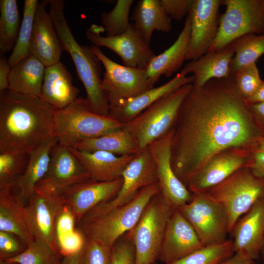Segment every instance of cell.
<instances>
[{"instance_id":"obj_9","label":"cell","mask_w":264,"mask_h":264,"mask_svg":"<svg viewBox=\"0 0 264 264\" xmlns=\"http://www.w3.org/2000/svg\"><path fill=\"white\" fill-rule=\"evenodd\" d=\"M222 4L225 11L209 51L220 50L246 35L264 33V0H223Z\"/></svg>"},{"instance_id":"obj_6","label":"cell","mask_w":264,"mask_h":264,"mask_svg":"<svg viewBox=\"0 0 264 264\" xmlns=\"http://www.w3.org/2000/svg\"><path fill=\"white\" fill-rule=\"evenodd\" d=\"M192 87V83L186 84L164 95L125 124L123 128L133 137L139 151L172 130Z\"/></svg>"},{"instance_id":"obj_33","label":"cell","mask_w":264,"mask_h":264,"mask_svg":"<svg viewBox=\"0 0 264 264\" xmlns=\"http://www.w3.org/2000/svg\"><path fill=\"white\" fill-rule=\"evenodd\" d=\"M0 53L12 51L21 27L20 13L16 0H0Z\"/></svg>"},{"instance_id":"obj_43","label":"cell","mask_w":264,"mask_h":264,"mask_svg":"<svg viewBox=\"0 0 264 264\" xmlns=\"http://www.w3.org/2000/svg\"><path fill=\"white\" fill-rule=\"evenodd\" d=\"M76 220L69 206L65 204L58 214L54 225L56 243L71 235L76 230Z\"/></svg>"},{"instance_id":"obj_50","label":"cell","mask_w":264,"mask_h":264,"mask_svg":"<svg viewBox=\"0 0 264 264\" xmlns=\"http://www.w3.org/2000/svg\"><path fill=\"white\" fill-rule=\"evenodd\" d=\"M245 102L248 104L264 102V81L255 93Z\"/></svg>"},{"instance_id":"obj_34","label":"cell","mask_w":264,"mask_h":264,"mask_svg":"<svg viewBox=\"0 0 264 264\" xmlns=\"http://www.w3.org/2000/svg\"><path fill=\"white\" fill-rule=\"evenodd\" d=\"M232 44L234 55L230 66L231 76L242 67L256 63L264 54V33L246 35Z\"/></svg>"},{"instance_id":"obj_36","label":"cell","mask_w":264,"mask_h":264,"mask_svg":"<svg viewBox=\"0 0 264 264\" xmlns=\"http://www.w3.org/2000/svg\"><path fill=\"white\" fill-rule=\"evenodd\" d=\"M234 254L233 241L203 246L169 264H220Z\"/></svg>"},{"instance_id":"obj_27","label":"cell","mask_w":264,"mask_h":264,"mask_svg":"<svg viewBox=\"0 0 264 264\" xmlns=\"http://www.w3.org/2000/svg\"><path fill=\"white\" fill-rule=\"evenodd\" d=\"M234 51L232 43L217 51H209L198 59L190 61L183 67L187 74L193 73V86L200 88L213 79L231 76L230 66Z\"/></svg>"},{"instance_id":"obj_49","label":"cell","mask_w":264,"mask_h":264,"mask_svg":"<svg viewBox=\"0 0 264 264\" xmlns=\"http://www.w3.org/2000/svg\"><path fill=\"white\" fill-rule=\"evenodd\" d=\"M220 264H256L255 260L240 253H235Z\"/></svg>"},{"instance_id":"obj_16","label":"cell","mask_w":264,"mask_h":264,"mask_svg":"<svg viewBox=\"0 0 264 264\" xmlns=\"http://www.w3.org/2000/svg\"><path fill=\"white\" fill-rule=\"evenodd\" d=\"M222 0H194L188 15L190 39L186 60H195L208 52L218 32Z\"/></svg>"},{"instance_id":"obj_48","label":"cell","mask_w":264,"mask_h":264,"mask_svg":"<svg viewBox=\"0 0 264 264\" xmlns=\"http://www.w3.org/2000/svg\"><path fill=\"white\" fill-rule=\"evenodd\" d=\"M248 106L256 120L264 129V102L250 104Z\"/></svg>"},{"instance_id":"obj_13","label":"cell","mask_w":264,"mask_h":264,"mask_svg":"<svg viewBox=\"0 0 264 264\" xmlns=\"http://www.w3.org/2000/svg\"><path fill=\"white\" fill-rule=\"evenodd\" d=\"M91 47L105 68L102 86L110 109L123 101L152 88L149 85L145 69L117 64L106 56L100 47L93 45Z\"/></svg>"},{"instance_id":"obj_14","label":"cell","mask_w":264,"mask_h":264,"mask_svg":"<svg viewBox=\"0 0 264 264\" xmlns=\"http://www.w3.org/2000/svg\"><path fill=\"white\" fill-rule=\"evenodd\" d=\"M65 205L61 194L41 184L36 186L26 203L28 220L34 239L47 243L57 251L54 225L58 214Z\"/></svg>"},{"instance_id":"obj_51","label":"cell","mask_w":264,"mask_h":264,"mask_svg":"<svg viewBox=\"0 0 264 264\" xmlns=\"http://www.w3.org/2000/svg\"><path fill=\"white\" fill-rule=\"evenodd\" d=\"M82 252L71 256L63 257L61 264H79Z\"/></svg>"},{"instance_id":"obj_38","label":"cell","mask_w":264,"mask_h":264,"mask_svg":"<svg viewBox=\"0 0 264 264\" xmlns=\"http://www.w3.org/2000/svg\"><path fill=\"white\" fill-rule=\"evenodd\" d=\"M28 158V154L0 152V190L12 188L23 173Z\"/></svg>"},{"instance_id":"obj_24","label":"cell","mask_w":264,"mask_h":264,"mask_svg":"<svg viewBox=\"0 0 264 264\" xmlns=\"http://www.w3.org/2000/svg\"><path fill=\"white\" fill-rule=\"evenodd\" d=\"M79 89L61 62L46 66L40 98L56 110H62L78 97Z\"/></svg>"},{"instance_id":"obj_47","label":"cell","mask_w":264,"mask_h":264,"mask_svg":"<svg viewBox=\"0 0 264 264\" xmlns=\"http://www.w3.org/2000/svg\"><path fill=\"white\" fill-rule=\"evenodd\" d=\"M12 67L8 59L4 55L0 54V93L8 89L9 78Z\"/></svg>"},{"instance_id":"obj_5","label":"cell","mask_w":264,"mask_h":264,"mask_svg":"<svg viewBox=\"0 0 264 264\" xmlns=\"http://www.w3.org/2000/svg\"><path fill=\"white\" fill-rule=\"evenodd\" d=\"M124 125L110 115L95 113L85 98L78 97L66 108L56 110L55 134L58 142L73 147L80 141L121 129Z\"/></svg>"},{"instance_id":"obj_25","label":"cell","mask_w":264,"mask_h":264,"mask_svg":"<svg viewBox=\"0 0 264 264\" xmlns=\"http://www.w3.org/2000/svg\"><path fill=\"white\" fill-rule=\"evenodd\" d=\"M191 24L188 16L174 43L158 55H155L146 68L149 85L154 88L162 76L170 77L176 72L186 60L190 39Z\"/></svg>"},{"instance_id":"obj_23","label":"cell","mask_w":264,"mask_h":264,"mask_svg":"<svg viewBox=\"0 0 264 264\" xmlns=\"http://www.w3.org/2000/svg\"><path fill=\"white\" fill-rule=\"evenodd\" d=\"M183 70L162 85L151 88L130 99L123 101L110 109V115L123 124H126L164 95L179 88L193 83V76H187Z\"/></svg>"},{"instance_id":"obj_30","label":"cell","mask_w":264,"mask_h":264,"mask_svg":"<svg viewBox=\"0 0 264 264\" xmlns=\"http://www.w3.org/2000/svg\"><path fill=\"white\" fill-rule=\"evenodd\" d=\"M44 64L30 55L12 67L8 89L40 97L45 69Z\"/></svg>"},{"instance_id":"obj_29","label":"cell","mask_w":264,"mask_h":264,"mask_svg":"<svg viewBox=\"0 0 264 264\" xmlns=\"http://www.w3.org/2000/svg\"><path fill=\"white\" fill-rule=\"evenodd\" d=\"M58 142L56 136L52 137L29 154L23 173L12 187L16 188V194L25 203L46 174L53 148Z\"/></svg>"},{"instance_id":"obj_20","label":"cell","mask_w":264,"mask_h":264,"mask_svg":"<svg viewBox=\"0 0 264 264\" xmlns=\"http://www.w3.org/2000/svg\"><path fill=\"white\" fill-rule=\"evenodd\" d=\"M231 233L234 253L255 261L261 257L264 247V198L238 220Z\"/></svg>"},{"instance_id":"obj_35","label":"cell","mask_w":264,"mask_h":264,"mask_svg":"<svg viewBox=\"0 0 264 264\" xmlns=\"http://www.w3.org/2000/svg\"><path fill=\"white\" fill-rule=\"evenodd\" d=\"M38 0H25L22 22L15 45L8 61L12 67L30 55V47Z\"/></svg>"},{"instance_id":"obj_7","label":"cell","mask_w":264,"mask_h":264,"mask_svg":"<svg viewBox=\"0 0 264 264\" xmlns=\"http://www.w3.org/2000/svg\"><path fill=\"white\" fill-rule=\"evenodd\" d=\"M205 193L224 209L231 233L238 220L264 198V178L243 168Z\"/></svg>"},{"instance_id":"obj_41","label":"cell","mask_w":264,"mask_h":264,"mask_svg":"<svg viewBox=\"0 0 264 264\" xmlns=\"http://www.w3.org/2000/svg\"><path fill=\"white\" fill-rule=\"evenodd\" d=\"M112 247L88 239L79 264H111Z\"/></svg>"},{"instance_id":"obj_31","label":"cell","mask_w":264,"mask_h":264,"mask_svg":"<svg viewBox=\"0 0 264 264\" xmlns=\"http://www.w3.org/2000/svg\"><path fill=\"white\" fill-rule=\"evenodd\" d=\"M131 20L149 43L154 31L168 33L172 29V20L165 13L160 0H138Z\"/></svg>"},{"instance_id":"obj_17","label":"cell","mask_w":264,"mask_h":264,"mask_svg":"<svg viewBox=\"0 0 264 264\" xmlns=\"http://www.w3.org/2000/svg\"><path fill=\"white\" fill-rule=\"evenodd\" d=\"M173 129L154 141L148 148L154 162L159 192L173 207L178 208L191 201L193 194L175 174L171 164Z\"/></svg>"},{"instance_id":"obj_18","label":"cell","mask_w":264,"mask_h":264,"mask_svg":"<svg viewBox=\"0 0 264 264\" xmlns=\"http://www.w3.org/2000/svg\"><path fill=\"white\" fill-rule=\"evenodd\" d=\"M90 179L88 172L71 147L58 142L53 148L47 172L38 184L61 195L70 188Z\"/></svg>"},{"instance_id":"obj_53","label":"cell","mask_w":264,"mask_h":264,"mask_svg":"<svg viewBox=\"0 0 264 264\" xmlns=\"http://www.w3.org/2000/svg\"><path fill=\"white\" fill-rule=\"evenodd\" d=\"M261 257L262 259L263 264H264V247L262 251L261 254Z\"/></svg>"},{"instance_id":"obj_44","label":"cell","mask_w":264,"mask_h":264,"mask_svg":"<svg viewBox=\"0 0 264 264\" xmlns=\"http://www.w3.org/2000/svg\"><path fill=\"white\" fill-rule=\"evenodd\" d=\"M26 247L15 235L0 231V259L5 260L21 253Z\"/></svg>"},{"instance_id":"obj_28","label":"cell","mask_w":264,"mask_h":264,"mask_svg":"<svg viewBox=\"0 0 264 264\" xmlns=\"http://www.w3.org/2000/svg\"><path fill=\"white\" fill-rule=\"evenodd\" d=\"M0 231L17 236L26 247L35 239L26 210V203L11 189L0 190Z\"/></svg>"},{"instance_id":"obj_11","label":"cell","mask_w":264,"mask_h":264,"mask_svg":"<svg viewBox=\"0 0 264 264\" xmlns=\"http://www.w3.org/2000/svg\"><path fill=\"white\" fill-rule=\"evenodd\" d=\"M123 183L112 199L102 203L88 212L78 224L102 216L131 200L142 188L157 182L156 167L148 147L140 150L122 175Z\"/></svg>"},{"instance_id":"obj_37","label":"cell","mask_w":264,"mask_h":264,"mask_svg":"<svg viewBox=\"0 0 264 264\" xmlns=\"http://www.w3.org/2000/svg\"><path fill=\"white\" fill-rule=\"evenodd\" d=\"M61 256L47 243L34 240L20 254L4 261L17 264H61Z\"/></svg>"},{"instance_id":"obj_32","label":"cell","mask_w":264,"mask_h":264,"mask_svg":"<svg viewBox=\"0 0 264 264\" xmlns=\"http://www.w3.org/2000/svg\"><path fill=\"white\" fill-rule=\"evenodd\" d=\"M72 148L87 151H105L119 155H133L139 151L133 137L123 128L83 140Z\"/></svg>"},{"instance_id":"obj_54","label":"cell","mask_w":264,"mask_h":264,"mask_svg":"<svg viewBox=\"0 0 264 264\" xmlns=\"http://www.w3.org/2000/svg\"><path fill=\"white\" fill-rule=\"evenodd\" d=\"M152 264H157L155 262V263H153Z\"/></svg>"},{"instance_id":"obj_39","label":"cell","mask_w":264,"mask_h":264,"mask_svg":"<svg viewBox=\"0 0 264 264\" xmlns=\"http://www.w3.org/2000/svg\"><path fill=\"white\" fill-rule=\"evenodd\" d=\"M133 2V0H118L110 11L101 14V25L107 36L120 35L130 27L129 13Z\"/></svg>"},{"instance_id":"obj_46","label":"cell","mask_w":264,"mask_h":264,"mask_svg":"<svg viewBox=\"0 0 264 264\" xmlns=\"http://www.w3.org/2000/svg\"><path fill=\"white\" fill-rule=\"evenodd\" d=\"M251 155L250 169L255 176L264 178V136L258 141Z\"/></svg>"},{"instance_id":"obj_19","label":"cell","mask_w":264,"mask_h":264,"mask_svg":"<svg viewBox=\"0 0 264 264\" xmlns=\"http://www.w3.org/2000/svg\"><path fill=\"white\" fill-rule=\"evenodd\" d=\"M202 247L192 226L178 209L174 208L166 226L158 259L169 264Z\"/></svg>"},{"instance_id":"obj_52","label":"cell","mask_w":264,"mask_h":264,"mask_svg":"<svg viewBox=\"0 0 264 264\" xmlns=\"http://www.w3.org/2000/svg\"><path fill=\"white\" fill-rule=\"evenodd\" d=\"M0 264H17L8 263L5 261L0 259Z\"/></svg>"},{"instance_id":"obj_1","label":"cell","mask_w":264,"mask_h":264,"mask_svg":"<svg viewBox=\"0 0 264 264\" xmlns=\"http://www.w3.org/2000/svg\"><path fill=\"white\" fill-rule=\"evenodd\" d=\"M171 164L186 186L215 154L229 148L251 152L264 136L232 76L193 87L173 128Z\"/></svg>"},{"instance_id":"obj_40","label":"cell","mask_w":264,"mask_h":264,"mask_svg":"<svg viewBox=\"0 0 264 264\" xmlns=\"http://www.w3.org/2000/svg\"><path fill=\"white\" fill-rule=\"evenodd\" d=\"M232 77L245 101L255 93L264 82L261 78L256 63L242 67Z\"/></svg>"},{"instance_id":"obj_8","label":"cell","mask_w":264,"mask_h":264,"mask_svg":"<svg viewBox=\"0 0 264 264\" xmlns=\"http://www.w3.org/2000/svg\"><path fill=\"white\" fill-rule=\"evenodd\" d=\"M174 208L159 191L151 198L137 224L128 232L134 246V264H152L158 259Z\"/></svg>"},{"instance_id":"obj_45","label":"cell","mask_w":264,"mask_h":264,"mask_svg":"<svg viewBox=\"0 0 264 264\" xmlns=\"http://www.w3.org/2000/svg\"><path fill=\"white\" fill-rule=\"evenodd\" d=\"M194 0H160L167 15L171 19L181 21L188 16Z\"/></svg>"},{"instance_id":"obj_3","label":"cell","mask_w":264,"mask_h":264,"mask_svg":"<svg viewBox=\"0 0 264 264\" xmlns=\"http://www.w3.org/2000/svg\"><path fill=\"white\" fill-rule=\"evenodd\" d=\"M49 13L63 50L71 56L77 74L87 93L89 108L104 116L110 115V106L102 88V63L91 46L80 45L75 39L66 19L64 1L49 0Z\"/></svg>"},{"instance_id":"obj_4","label":"cell","mask_w":264,"mask_h":264,"mask_svg":"<svg viewBox=\"0 0 264 264\" xmlns=\"http://www.w3.org/2000/svg\"><path fill=\"white\" fill-rule=\"evenodd\" d=\"M159 191L157 182L141 189L127 203L84 223L79 229L88 239L112 247L137 224L151 198Z\"/></svg>"},{"instance_id":"obj_15","label":"cell","mask_w":264,"mask_h":264,"mask_svg":"<svg viewBox=\"0 0 264 264\" xmlns=\"http://www.w3.org/2000/svg\"><path fill=\"white\" fill-rule=\"evenodd\" d=\"M251 152L240 148L224 150L213 156L189 180L187 188L193 194L205 193L239 170L250 167Z\"/></svg>"},{"instance_id":"obj_10","label":"cell","mask_w":264,"mask_h":264,"mask_svg":"<svg viewBox=\"0 0 264 264\" xmlns=\"http://www.w3.org/2000/svg\"><path fill=\"white\" fill-rule=\"evenodd\" d=\"M194 229L203 246L219 244L230 233L224 209L206 193L193 194L189 202L177 208Z\"/></svg>"},{"instance_id":"obj_12","label":"cell","mask_w":264,"mask_h":264,"mask_svg":"<svg viewBox=\"0 0 264 264\" xmlns=\"http://www.w3.org/2000/svg\"><path fill=\"white\" fill-rule=\"evenodd\" d=\"M102 25L91 24L86 32V38L92 45L107 47L117 54L123 65L136 68L146 69L156 55L141 31L133 23L123 33L114 36H103Z\"/></svg>"},{"instance_id":"obj_2","label":"cell","mask_w":264,"mask_h":264,"mask_svg":"<svg viewBox=\"0 0 264 264\" xmlns=\"http://www.w3.org/2000/svg\"><path fill=\"white\" fill-rule=\"evenodd\" d=\"M57 110L40 97L9 89L0 95V152L29 154L55 134Z\"/></svg>"},{"instance_id":"obj_26","label":"cell","mask_w":264,"mask_h":264,"mask_svg":"<svg viewBox=\"0 0 264 264\" xmlns=\"http://www.w3.org/2000/svg\"><path fill=\"white\" fill-rule=\"evenodd\" d=\"M88 172L90 179L109 181L122 177V175L135 154L119 155L102 151H87L71 147Z\"/></svg>"},{"instance_id":"obj_22","label":"cell","mask_w":264,"mask_h":264,"mask_svg":"<svg viewBox=\"0 0 264 264\" xmlns=\"http://www.w3.org/2000/svg\"><path fill=\"white\" fill-rule=\"evenodd\" d=\"M49 0L39 1L30 43V55L45 66L60 61L63 50L51 16L46 11Z\"/></svg>"},{"instance_id":"obj_21","label":"cell","mask_w":264,"mask_h":264,"mask_svg":"<svg viewBox=\"0 0 264 264\" xmlns=\"http://www.w3.org/2000/svg\"><path fill=\"white\" fill-rule=\"evenodd\" d=\"M123 183L122 177L109 181H88L76 185L61 195L75 215L77 224L89 211L114 198Z\"/></svg>"},{"instance_id":"obj_42","label":"cell","mask_w":264,"mask_h":264,"mask_svg":"<svg viewBox=\"0 0 264 264\" xmlns=\"http://www.w3.org/2000/svg\"><path fill=\"white\" fill-rule=\"evenodd\" d=\"M134 264V246L127 232L118 239L112 246L111 264Z\"/></svg>"}]
</instances>
